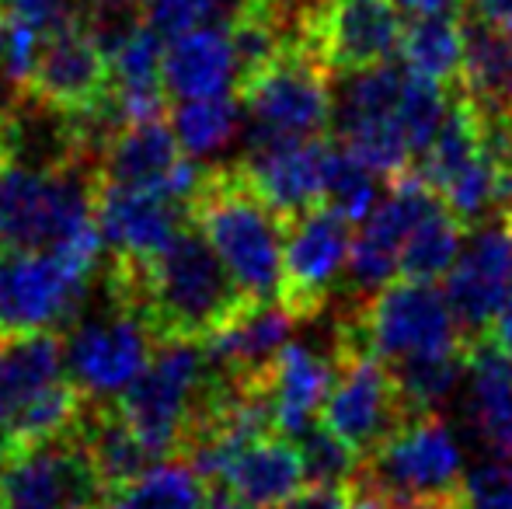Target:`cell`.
Masks as SVG:
<instances>
[{
  "label": "cell",
  "instance_id": "8d00e7d4",
  "mask_svg": "<svg viewBox=\"0 0 512 509\" xmlns=\"http://www.w3.org/2000/svg\"><path fill=\"white\" fill-rule=\"evenodd\" d=\"M471 509H512V461H499L467 475Z\"/></svg>",
  "mask_w": 512,
  "mask_h": 509
},
{
  "label": "cell",
  "instance_id": "7402d4cb",
  "mask_svg": "<svg viewBox=\"0 0 512 509\" xmlns=\"http://www.w3.org/2000/svg\"><path fill=\"white\" fill-rule=\"evenodd\" d=\"M230 492L255 509H279L307 482L300 447L283 433L255 440L227 464L220 478Z\"/></svg>",
  "mask_w": 512,
  "mask_h": 509
},
{
  "label": "cell",
  "instance_id": "ffe728a7",
  "mask_svg": "<svg viewBox=\"0 0 512 509\" xmlns=\"http://www.w3.org/2000/svg\"><path fill=\"white\" fill-rule=\"evenodd\" d=\"M164 88L171 102L216 98L237 91V60L227 25H199L164 46Z\"/></svg>",
  "mask_w": 512,
  "mask_h": 509
},
{
  "label": "cell",
  "instance_id": "30bf717a",
  "mask_svg": "<svg viewBox=\"0 0 512 509\" xmlns=\"http://www.w3.org/2000/svg\"><path fill=\"white\" fill-rule=\"evenodd\" d=\"M401 35L405 21L394 0H310L297 18V39L335 81L394 60Z\"/></svg>",
  "mask_w": 512,
  "mask_h": 509
},
{
  "label": "cell",
  "instance_id": "7c38bea8",
  "mask_svg": "<svg viewBox=\"0 0 512 509\" xmlns=\"http://www.w3.org/2000/svg\"><path fill=\"white\" fill-rule=\"evenodd\" d=\"M352 220L331 203H317L286 224L279 304L293 321H314L331 304L338 272L345 269L352 245Z\"/></svg>",
  "mask_w": 512,
  "mask_h": 509
},
{
  "label": "cell",
  "instance_id": "603a6c76",
  "mask_svg": "<svg viewBox=\"0 0 512 509\" xmlns=\"http://www.w3.org/2000/svg\"><path fill=\"white\" fill-rule=\"evenodd\" d=\"M67 377L63 332H28L0 339V426H11L14 415L42 391Z\"/></svg>",
  "mask_w": 512,
  "mask_h": 509
},
{
  "label": "cell",
  "instance_id": "9a60e30c",
  "mask_svg": "<svg viewBox=\"0 0 512 509\" xmlns=\"http://www.w3.org/2000/svg\"><path fill=\"white\" fill-rule=\"evenodd\" d=\"M18 95L46 109L84 116L112 95V63L84 25H70L42 35L25 88Z\"/></svg>",
  "mask_w": 512,
  "mask_h": 509
},
{
  "label": "cell",
  "instance_id": "b9f144b4",
  "mask_svg": "<svg viewBox=\"0 0 512 509\" xmlns=\"http://www.w3.org/2000/svg\"><path fill=\"white\" fill-rule=\"evenodd\" d=\"M349 509H384V506H380L377 492L366 489L359 478H352V503H349Z\"/></svg>",
  "mask_w": 512,
  "mask_h": 509
},
{
  "label": "cell",
  "instance_id": "d6986e66",
  "mask_svg": "<svg viewBox=\"0 0 512 509\" xmlns=\"http://www.w3.org/2000/svg\"><path fill=\"white\" fill-rule=\"evenodd\" d=\"M297 325L293 314L272 300H248L227 325L203 342L206 356L216 370L237 377V381H262L265 370L290 342V328Z\"/></svg>",
  "mask_w": 512,
  "mask_h": 509
},
{
  "label": "cell",
  "instance_id": "6da1fadb",
  "mask_svg": "<svg viewBox=\"0 0 512 509\" xmlns=\"http://www.w3.org/2000/svg\"><path fill=\"white\" fill-rule=\"evenodd\" d=\"M105 293L133 307L157 342H206L248 304L241 286L192 220L157 255L108 258Z\"/></svg>",
  "mask_w": 512,
  "mask_h": 509
},
{
  "label": "cell",
  "instance_id": "8fae6325",
  "mask_svg": "<svg viewBox=\"0 0 512 509\" xmlns=\"http://www.w3.org/2000/svg\"><path fill=\"white\" fill-rule=\"evenodd\" d=\"M108 489L77 426L0 464V509H102Z\"/></svg>",
  "mask_w": 512,
  "mask_h": 509
},
{
  "label": "cell",
  "instance_id": "74e56055",
  "mask_svg": "<svg viewBox=\"0 0 512 509\" xmlns=\"http://www.w3.org/2000/svg\"><path fill=\"white\" fill-rule=\"evenodd\" d=\"M352 482H304L279 509H349Z\"/></svg>",
  "mask_w": 512,
  "mask_h": 509
},
{
  "label": "cell",
  "instance_id": "ba28073f",
  "mask_svg": "<svg viewBox=\"0 0 512 509\" xmlns=\"http://www.w3.org/2000/svg\"><path fill=\"white\" fill-rule=\"evenodd\" d=\"M356 478L380 499H450L467 492L457 436L439 412L415 415L394 429L370 457H363Z\"/></svg>",
  "mask_w": 512,
  "mask_h": 509
},
{
  "label": "cell",
  "instance_id": "f35d334b",
  "mask_svg": "<svg viewBox=\"0 0 512 509\" xmlns=\"http://www.w3.org/2000/svg\"><path fill=\"white\" fill-rule=\"evenodd\" d=\"M488 339L512 360V293L506 297V304L499 307V314L492 318V325H488Z\"/></svg>",
  "mask_w": 512,
  "mask_h": 509
},
{
  "label": "cell",
  "instance_id": "f6af8a7d",
  "mask_svg": "<svg viewBox=\"0 0 512 509\" xmlns=\"http://www.w3.org/2000/svg\"><path fill=\"white\" fill-rule=\"evenodd\" d=\"M297 4H300V11H304V7L310 4V0H297Z\"/></svg>",
  "mask_w": 512,
  "mask_h": 509
},
{
  "label": "cell",
  "instance_id": "d6a6232c",
  "mask_svg": "<svg viewBox=\"0 0 512 509\" xmlns=\"http://www.w3.org/2000/svg\"><path fill=\"white\" fill-rule=\"evenodd\" d=\"M446 109H450V95H446V84L432 81V77H422L415 70L405 74V84H401V98H398V123L405 129L411 150L415 157L429 147V140L436 136L439 123H443Z\"/></svg>",
  "mask_w": 512,
  "mask_h": 509
},
{
  "label": "cell",
  "instance_id": "7bdbcfd3",
  "mask_svg": "<svg viewBox=\"0 0 512 509\" xmlns=\"http://www.w3.org/2000/svg\"><path fill=\"white\" fill-rule=\"evenodd\" d=\"M0 77L7 81V21H4V14H0Z\"/></svg>",
  "mask_w": 512,
  "mask_h": 509
},
{
  "label": "cell",
  "instance_id": "484cf974",
  "mask_svg": "<svg viewBox=\"0 0 512 509\" xmlns=\"http://www.w3.org/2000/svg\"><path fill=\"white\" fill-rule=\"evenodd\" d=\"M213 482L189 461L168 457L108 496V509H206Z\"/></svg>",
  "mask_w": 512,
  "mask_h": 509
},
{
  "label": "cell",
  "instance_id": "e0dca14e",
  "mask_svg": "<svg viewBox=\"0 0 512 509\" xmlns=\"http://www.w3.org/2000/svg\"><path fill=\"white\" fill-rule=\"evenodd\" d=\"M95 224L112 255L150 258L189 224V206L164 192L112 185L95 175Z\"/></svg>",
  "mask_w": 512,
  "mask_h": 509
},
{
  "label": "cell",
  "instance_id": "44dd1931",
  "mask_svg": "<svg viewBox=\"0 0 512 509\" xmlns=\"http://www.w3.org/2000/svg\"><path fill=\"white\" fill-rule=\"evenodd\" d=\"M331 381H335V363H331V356L324 360L314 349L286 342L262 377L265 391H269V401H272V412H276L279 433L297 436L300 429H307L310 422H314V415L321 412L324 398H328V391H331Z\"/></svg>",
  "mask_w": 512,
  "mask_h": 509
},
{
  "label": "cell",
  "instance_id": "2e32d148",
  "mask_svg": "<svg viewBox=\"0 0 512 509\" xmlns=\"http://www.w3.org/2000/svg\"><path fill=\"white\" fill-rule=\"evenodd\" d=\"M512 293V231L499 224H481L471 245L460 248L453 269L446 272V304L467 342L488 335V325Z\"/></svg>",
  "mask_w": 512,
  "mask_h": 509
},
{
  "label": "cell",
  "instance_id": "ee69618b",
  "mask_svg": "<svg viewBox=\"0 0 512 509\" xmlns=\"http://www.w3.org/2000/svg\"><path fill=\"white\" fill-rule=\"evenodd\" d=\"M502 220H506V224H509V231H512V210H506V213H502Z\"/></svg>",
  "mask_w": 512,
  "mask_h": 509
},
{
  "label": "cell",
  "instance_id": "7a4b0ae2",
  "mask_svg": "<svg viewBox=\"0 0 512 509\" xmlns=\"http://www.w3.org/2000/svg\"><path fill=\"white\" fill-rule=\"evenodd\" d=\"M189 220L203 231L220 262L248 300L279 297L283 279L286 224L248 182L241 161L213 164L203 171L196 196L189 199Z\"/></svg>",
  "mask_w": 512,
  "mask_h": 509
},
{
  "label": "cell",
  "instance_id": "e575fe53",
  "mask_svg": "<svg viewBox=\"0 0 512 509\" xmlns=\"http://www.w3.org/2000/svg\"><path fill=\"white\" fill-rule=\"evenodd\" d=\"M237 0H143V21L154 28L161 39H175L209 21L227 25Z\"/></svg>",
  "mask_w": 512,
  "mask_h": 509
},
{
  "label": "cell",
  "instance_id": "4316f807",
  "mask_svg": "<svg viewBox=\"0 0 512 509\" xmlns=\"http://www.w3.org/2000/svg\"><path fill=\"white\" fill-rule=\"evenodd\" d=\"M401 60L408 70L439 84L460 81L464 63V18L460 14H422L401 35Z\"/></svg>",
  "mask_w": 512,
  "mask_h": 509
},
{
  "label": "cell",
  "instance_id": "f546056e",
  "mask_svg": "<svg viewBox=\"0 0 512 509\" xmlns=\"http://www.w3.org/2000/svg\"><path fill=\"white\" fill-rule=\"evenodd\" d=\"M241 98L237 91L216 98H192V102L171 105V129L189 157H203L209 150L223 147L237 133L241 123Z\"/></svg>",
  "mask_w": 512,
  "mask_h": 509
},
{
  "label": "cell",
  "instance_id": "f1b7e54d",
  "mask_svg": "<svg viewBox=\"0 0 512 509\" xmlns=\"http://www.w3.org/2000/svg\"><path fill=\"white\" fill-rule=\"evenodd\" d=\"M338 143H345L366 168L384 175L387 182L411 171L408 164H411V157H415L398 116L342 119V123H338Z\"/></svg>",
  "mask_w": 512,
  "mask_h": 509
},
{
  "label": "cell",
  "instance_id": "d590c367",
  "mask_svg": "<svg viewBox=\"0 0 512 509\" xmlns=\"http://www.w3.org/2000/svg\"><path fill=\"white\" fill-rule=\"evenodd\" d=\"M0 14L11 21H25L39 35H49L70 25H84V0H0Z\"/></svg>",
  "mask_w": 512,
  "mask_h": 509
},
{
  "label": "cell",
  "instance_id": "60d3db41",
  "mask_svg": "<svg viewBox=\"0 0 512 509\" xmlns=\"http://www.w3.org/2000/svg\"><path fill=\"white\" fill-rule=\"evenodd\" d=\"M206 509H255V506H248L241 496H237V492H230L227 485H220V482H216L213 489H209Z\"/></svg>",
  "mask_w": 512,
  "mask_h": 509
},
{
  "label": "cell",
  "instance_id": "5b68a950",
  "mask_svg": "<svg viewBox=\"0 0 512 509\" xmlns=\"http://www.w3.org/2000/svg\"><path fill=\"white\" fill-rule=\"evenodd\" d=\"M95 227V164L0 168V245L60 248Z\"/></svg>",
  "mask_w": 512,
  "mask_h": 509
},
{
  "label": "cell",
  "instance_id": "d4e9b609",
  "mask_svg": "<svg viewBox=\"0 0 512 509\" xmlns=\"http://www.w3.org/2000/svg\"><path fill=\"white\" fill-rule=\"evenodd\" d=\"M464 18V14H460ZM460 88L481 105H506L512 88V32L492 21L464 18Z\"/></svg>",
  "mask_w": 512,
  "mask_h": 509
},
{
  "label": "cell",
  "instance_id": "4dcf8cb0",
  "mask_svg": "<svg viewBox=\"0 0 512 509\" xmlns=\"http://www.w3.org/2000/svg\"><path fill=\"white\" fill-rule=\"evenodd\" d=\"M394 381H398L401 401H405L408 415H425L436 412V405L446 394L457 387L460 374L467 370V349L443 356H418V360H401L391 363Z\"/></svg>",
  "mask_w": 512,
  "mask_h": 509
},
{
  "label": "cell",
  "instance_id": "5bb4252c",
  "mask_svg": "<svg viewBox=\"0 0 512 509\" xmlns=\"http://www.w3.org/2000/svg\"><path fill=\"white\" fill-rule=\"evenodd\" d=\"M199 164L189 161V154L178 143L171 119H143V123L119 126L105 140L102 154L95 161V175L112 185L129 189H154L164 196L189 206L203 182Z\"/></svg>",
  "mask_w": 512,
  "mask_h": 509
},
{
  "label": "cell",
  "instance_id": "52a82bcc",
  "mask_svg": "<svg viewBox=\"0 0 512 509\" xmlns=\"http://www.w3.org/2000/svg\"><path fill=\"white\" fill-rule=\"evenodd\" d=\"M335 77L297 39L283 42L276 60L237 84L241 109L248 112V143L258 140H310L335 123Z\"/></svg>",
  "mask_w": 512,
  "mask_h": 509
},
{
  "label": "cell",
  "instance_id": "cb8c5ba5",
  "mask_svg": "<svg viewBox=\"0 0 512 509\" xmlns=\"http://www.w3.org/2000/svg\"><path fill=\"white\" fill-rule=\"evenodd\" d=\"M77 433H81L84 447H88L91 461H95L98 475H102L108 496L122 485H129L136 475L150 468V450L143 447V440L133 433V426L122 415L119 401L102 398L84 405V415L77 422Z\"/></svg>",
  "mask_w": 512,
  "mask_h": 509
},
{
  "label": "cell",
  "instance_id": "277c9868",
  "mask_svg": "<svg viewBox=\"0 0 512 509\" xmlns=\"http://www.w3.org/2000/svg\"><path fill=\"white\" fill-rule=\"evenodd\" d=\"M209 381H213V363L203 342L168 339L157 342L140 377L115 398L154 461L182 457Z\"/></svg>",
  "mask_w": 512,
  "mask_h": 509
},
{
  "label": "cell",
  "instance_id": "83f0119b",
  "mask_svg": "<svg viewBox=\"0 0 512 509\" xmlns=\"http://www.w3.org/2000/svg\"><path fill=\"white\" fill-rule=\"evenodd\" d=\"M464 231L467 227L439 203L436 210L425 220H418V227L408 234L405 248H401V258H398V276L422 279V283H439V279H446V272L453 269V262H457V255H460Z\"/></svg>",
  "mask_w": 512,
  "mask_h": 509
},
{
  "label": "cell",
  "instance_id": "ab89813d",
  "mask_svg": "<svg viewBox=\"0 0 512 509\" xmlns=\"http://www.w3.org/2000/svg\"><path fill=\"white\" fill-rule=\"evenodd\" d=\"M394 4H398L401 11L415 14V18H422V14H460L464 11V0H394Z\"/></svg>",
  "mask_w": 512,
  "mask_h": 509
},
{
  "label": "cell",
  "instance_id": "4fadbf2b",
  "mask_svg": "<svg viewBox=\"0 0 512 509\" xmlns=\"http://www.w3.org/2000/svg\"><path fill=\"white\" fill-rule=\"evenodd\" d=\"M335 381L321 405V422L335 429L359 457H370L387 436L411 419L391 363L380 356H338Z\"/></svg>",
  "mask_w": 512,
  "mask_h": 509
},
{
  "label": "cell",
  "instance_id": "9c48e42d",
  "mask_svg": "<svg viewBox=\"0 0 512 509\" xmlns=\"http://www.w3.org/2000/svg\"><path fill=\"white\" fill-rule=\"evenodd\" d=\"M105 304L91 318H77L63 332L67 377L91 401L119 398L140 377L157 349V335L133 311L105 293Z\"/></svg>",
  "mask_w": 512,
  "mask_h": 509
},
{
  "label": "cell",
  "instance_id": "ac0fdd59",
  "mask_svg": "<svg viewBox=\"0 0 512 509\" xmlns=\"http://www.w3.org/2000/svg\"><path fill=\"white\" fill-rule=\"evenodd\" d=\"M324 157L328 140H258L248 143L241 168L255 192L279 213L293 220L310 206L324 203Z\"/></svg>",
  "mask_w": 512,
  "mask_h": 509
},
{
  "label": "cell",
  "instance_id": "836d02e7",
  "mask_svg": "<svg viewBox=\"0 0 512 509\" xmlns=\"http://www.w3.org/2000/svg\"><path fill=\"white\" fill-rule=\"evenodd\" d=\"M297 447L304 457L307 482H352L363 468V457L321 419L297 433Z\"/></svg>",
  "mask_w": 512,
  "mask_h": 509
},
{
  "label": "cell",
  "instance_id": "3957f363",
  "mask_svg": "<svg viewBox=\"0 0 512 509\" xmlns=\"http://www.w3.org/2000/svg\"><path fill=\"white\" fill-rule=\"evenodd\" d=\"M467 346L471 342L460 335L446 293L436 283L394 276L366 300H352L349 311L338 318L331 360L370 353L384 363H401Z\"/></svg>",
  "mask_w": 512,
  "mask_h": 509
},
{
  "label": "cell",
  "instance_id": "1f68e13d",
  "mask_svg": "<svg viewBox=\"0 0 512 509\" xmlns=\"http://www.w3.org/2000/svg\"><path fill=\"white\" fill-rule=\"evenodd\" d=\"M324 203H331L352 224H363L377 206V171L366 168L338 140H328V157H324Z\"/></svg>",
  "mask_w": 512,
  "mask_h": 509
},
{
  "label": "cell",
  "instance_id": "8992f818",
  "mask_svg": "<svg viewBox=\"0 0 512 509\" xmlns=\"http://www.w3.org/2000/svg\"><path fill=\"white\" fill-rule=\"evenodd\" d=\"M95 272L60 248L0 245V339L67 332L88 307Z\"/></svg>",
  "mask_w": 512,
  "mask_h": 509
}]
</instances>
